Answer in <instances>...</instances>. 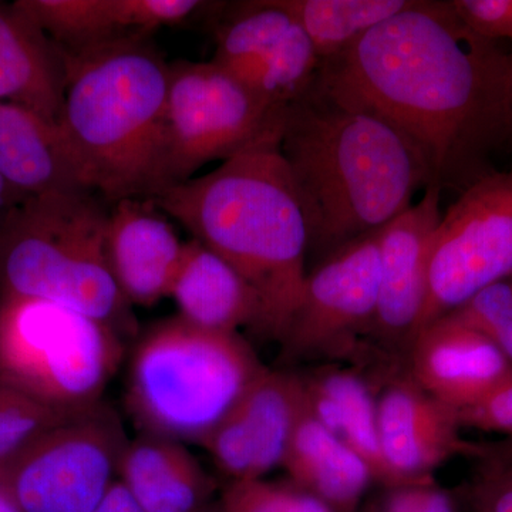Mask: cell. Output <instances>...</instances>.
Segmentation results:
<instances>
[{
  "label": "cell",
  "instance_id": "1",
  "mask_svg": "<svg viewBox=\"0 0 512 512\" xmlns=\"http://www.w3.org/2000/svg\"><path fill=\"white\" fill-rule=\"evenodd\" d=\"M508 53L460 22L450 2H420L320 62L312 87L393 127L429 185L466 190L505 143Z\"/></svg>",
  "mask_w": 512,
  "mask_h": 512
},
{
  "label": "cell",
  "instance_id": "2",
  "mask_svg": "<svg viewBox=\"0 0 512 512\" xmlns=\"http://www.w3.org/2000/svg\"><path fill=\"white\" fill-rule=\"evenodd\" d=\"M281 120L210 173L151 197L255 289L261 335L278 342L301 305L309 254L308 225L281 153Z\"/></svg>",
  "mask_w": 512,
  "mask_h": 512
},
{
  "label": "cell",
  "instance_id": "3",
  "mask_svg": "<svg viewBox=\"0 0 512 512\" xmlns=\"http://www.w3.org/2000/svg\"><path fill=\"white\" fill-rule=\"evenodd\" d=\"M281 153L308 225L309 254L325 258L382 229L429 187L419 157L393 127L312 86L282 111Z\"/></svg>",
  "mask_w": 512,
  "mask_h": 512
},
{
  "label": "cell",
  "instance_id": "4",
  "mask_svg": "<svg viewBox=\"0 0 512 512\" xmlns=\"http://www.w3.org/2000/svg\"><path fill=\"white\" fill-rule=\"evenodd\" d=\"M66 64L59 124L90 190L109 205L154 197L167 187L170 63L136 35L66 55Z\"/></svg>",
  "mask_w": 512,
  "mask_h": 512
},
{
  "label": "cell",
  "instance_id": "5",
  "mask_svg": "<svg viewBox=\"0 0 512 512\" xmlns=\"http://www.w3.org/2000/svg\"><path fill=\"white\" fill-rule=\"evenodd\" d=\"M110 205L90 191L29 197L0 217V295L59 303L124 333L131 305L106 256Z\"/></svg>",
  "mask_w": 512,
  "mask_h": 512
},
{
  "label": "cell",
  "instance_id": "6",
  "mask_svg": "<svg viewBox=\"0 0 512 512\" xmlns=\"http://www.w3.org/2000/svg\"><path fill=\"white\" fill-rule=\"evenodd\" d=\"M265 369L238 333L165 319L134 349L127 407L144 434L202 444Z\"/></svg>",
  "mask_w": 512,
  "mask_h": 512
},
{
  "label": "cell",
  "instance_id": "7",
  "mask_svg": "<svg viewBox=\"0 0 512 512\" xmlns=\"http://www.w3.org/2000/svg\"><path fill=\"white\" fill-rule=\"evenodd\" d=\"M123 335L59 303L0 295V384L84 412L101 403L123 362Z\"/></svg>",
  "mask_w": 512,
  "mask_h": 512
},
{
  "label": "cell",
  "instance_id": "8",
  "mask_svg": "<svg viewBox=\"0 0 512 512\" xmlns=\"http://www.w3.org/2000/svg\"><path fill=\"white\" fill-rule=\"evenodd\" d=\"M282 110L259 99L214 60L170 63L164 117L167 187L190 180L212 161L234 157L274 126Z\"/></svg>",
  "mask_w": 512,
  "mask_h": 512
},
{
  "label": "cell",
  "instance_id": "9",
  "mask_svg": "<svg viewBox=\"0 0 512 512\" xmlns=\"http://www.w3.org/2000/svg\"><path fill=\"white\" fill-rule=\"evenodd\" d=\"M511 275L512 170L491 171L461 191L441 215L416 333Z\"/></svg>",
  "mask_w": 512,
  "mask_h": 512
},
{
  "label": "cell",
  "instance_id": "10",
  "mask_svg": "<svg viewBox=\"0 0 512 512\" xmlns=\"http://www.w3.org/2000/svg\"><path fill=\"white\" fill-rule=\"evenodd\" d=\"M127 443L120 421L100 403L2 467L23 512H92L119 474Z\"/></svg>",
  "mask_w": 512,
  "mask_h": 512
},
{
  "label": "cell",
  "instance_id": "11",
  "mask_svg": "<svg viewBox=\"0 0 512 512\" xmlns=\"http://www.w3.org/2000/svg\"><path fill=\"white\" fill-rule=\"evenodd\" d=\"M379 231L350 242L309 272L281 342L282 362L352 353L372 332L379 298Z\"/></svg>",
  "mask_w": 512,
  "mask_h": 512
},
{
  "label": "cell",
  "instance_id": "12",
  "mask_svg": "<svg viewBox=\"0 0 512 512\" xmlns=\"http://www.w3.org/2000/svg\"><path fill=\"white\" fill-rule=\"evenodd\" d=\"M305 410L302 376L266 367L201 446L232 481L258 480L282 466Z\"/></svg>",
  "mask_w": 512,
  "mask_h": 512
},
{
  "label": "cell",
  "instance_id": "13",
  "mask_svg": "<svg viewBox=\"0 0 512 512\" xmlns=\"http://www.w3.org/2000/svg\"><path fill=\"white\" fill-rule=\"evenodd\" d=\"M382 453L397 487L434 484L450 458H478V443L463 439L458 412L434 399L412 377L387 383L377 396Z\"/></svg>",
  "mask_w": 512,
  "mask_h": 512
},
{
  "label": "cell",
  "instance_id": "14",
  "mask_svg": "<svg viewBox=\"0 0 512 512\" xmlns=\"http://www.w3.org/2000/svg\"><path fill=\"white\" fill-rule=\"evenodd\" d=\"M441 190L426 187L417 204L380 229L379 298L372 333L384 343L409 348L427 295V268L441 220Z\"/></svg>",
  "mask_w": 512,
  "mask_h": 512
},
{
  "label": "cell",
  "instance_id": "15",
  "mask_svg": "<svg viewBox=\"0 0 512 512\" xmlns=\"http://www.w3.org/2000/svg\"><path fill=\"white\" fill-rule=\"evenodd\" d=\"M409 355L414 382L457 412L480 402L512 370L490 339L450 315L420 329Z\"/></svg>",
  "mask_w": 512,
  "mask_h": 512
},
{
  "label": "cell",
  "instance_id": "16",
  "mask_svg": "<svg viewBox=\"0 0 512 512\" xmlns=\"http://www.w3.org/2000/svg\"><path fill=\"white\" fill-rule=\"evenodd\" d=\"M184 244L151 198H126L110 205L107 262L130 305L147 308L170 296Z\"/></svg>",
  "mask_w": 512,
  "mask_h": 512
},
{
  "label": "cell",
  "instance_id": "17",
  "mask_svg": "<svg viewBox=\"0 0 512 512\" xmlns=\"http://www.w3.org/2000/svg\"><path fill=\"white\" fill-rule=\"evenodd\" d=\"M66 55L18 3L0 2V103L59 124Z\"/></svg>",
  "mask_w": 512,
  "mask_h": 512
},
{
  "label": "cell",
  "instance_id": "18",
  "mask_svg": "<svg viewBox=\"0 0 512 512\" xmlns=\"http://www.w3.org/2000/svg\"><path fill=\"white\" fill-rule=\"evenodd\" d=\"M0 175L23 195L90 191L60 124L0 103Z\"/></svg>",
  "mask_w": 512,
  "mask_h": 512
},
{
  "label": "cell",
  "instance_id": "19",
  "mask_svg": "<svg viewBox=\"0 0 512 512\" xmlns=\"http://www.w3.org/2000/svg\"><path fill=\"white\" fill-rule=\"evenodd\" d=\"M180 318L214 332L249 328L261 335L264 309L255 289L231 265L197 239L185 242L170 291Z\"/></svg>",
  "mask_w": 512,
  "mask_h": 512
},
{
  "label": "cell",
  "instance_id": "20",
  "mask_svg": "<svg viewBox=\"0 0 512 512\" xmlns=\"http://www.w3.org/2000/svg\"><path fill=\"white\" fill-rule=\"evenodd\" d=\"M119 474L147 512H201L212 488L184 443L153 434L128 441Z\"/></svg>",
  "mask_w": 512,
  "mask_h": 512
},
{
  "label": "cell",
  "instance_id": "21",
  "mask_svg": "<svg viewBox=\"0 0 512 512\" xmlns=\"http://www.w3.org/2000/svg\"><path fill=\"white\" fill-rule=\"evenodd\" d=\"M301 376L312 416L366 461L377 483L399 488L383 458L377 396L366 380L353 370L336 366Z\"/></svg>",
  "mask_w": 512,
  "mask_h": 512
},
{
  "label": "cell",
  "instance_id": "22",
  "mask_svg": "<svg viewBox=\"0 0 512 512\" xmlns=\"http://www.w3.org/2000/svg\"><path fill=\"white\" fill-rule=\"evenodd\" d=\"M282 467L293 484L335 512H355L375 481L366 461L320 424L308 404L293 431Z\"/></svg>",
  "mask_w": 512,
  "mask_h": 512
},
{
  "label": "cell",
  "instance_id": "23",
  "mask_svg": "<svg viewBox=\"0 0 512 512\" xmlns=\"http://www.w3.org/2000/svg\"><path fill=\"white\" fill-rule=\"evenodd\" d=\"M220 66L259 99L274 107H285L308 92L318 74L320 57L296 22L291 32L264 55Z\"/></svg>",
  "mask_w": 512,
  "mask_h": 512
},
{
  "label": "cell",
  "instance_id": "24",
  "mask_svg": "<svg viewBox=\"0 0 512 512\" xmlns=\"http://www.w3.org/2000/svg\"><path fill=\"white\" fill-rule=\"evenodd\" d=\"M315 46L322 60L343 50L410 8L414 0H279Z\"/></svg>",
  "mask_w": 512,
  "mask_h": 512
},
{
  "label": "cell",
  "instance_id": "25",
  "mask_svg": "<svg viewBox=\"0 0 512 512\" xmlns=\"http://www.w3.org/2000/svg\"><path fill=\"white\" fill-rule=\"evenodd\" d=\"M66 55H80L128 36L116 0H16ZM138 36V35H137Z\"/></svg>",
  "mask_w": 512,
  "mask_h": 512
},
{
  "label": "cell",
  "instance_id": "26",
  "mask_svg": "<svg viewBox=\"0 0 512 512\" xmlns=\"http://www.w3.org/2000/svg\"><path fill=\"white\" fill-rule=\"evenodd\" d=\"M296 25L279 0L238 3L217 29L214 62L228 64L274 49Z\"/></svg>",
  "mask_w": 512,
  "mask_h": 512
},
{
  "label": "cell",
  "instance_id": "27",
  "mask_svg": "<svg viewBox=\"0 0 512 512\" xmlns=\"http://www.w3.org/2000/svg\"><path fill=\"white\" fill-rule=\"evenodd\" d=\"M84 412H63L0 384V466L53 427Z\"/></svg>",
  "mask_w": 512,
  "mask_h": 512
},
{
  "label": "cell",
  "instance_id": "28",
  "mask_svg": "<svg viewBox=\"0 0 512 512\" xmlns=\"http://www.w3.org/2000/svg\"><path fill=\"white\" fill-rule=\"evenodd\" d=\"M221 512H335L298 485L262 480L232 481L222 494Z\"/></svg>",
  "mask_w": 512,
  "mask_h": 512
},
{
  "label": "cell",
  "instance_id": "29",
  "mask_svg": "<svg viewBox=\"0 0 512 512\" xmlns=\"http://www.w3.org/2000/svg\"><path fill=\"white\" fill-rule=\"evenodd\" d=\"M448 315L477 330L512 365V281L495 282Z\"/></svg>",
  "mask_w": 512,
  "mask_h": 512
},
{
  "label": "cell",
  "instance_id": "30",
  "mask_svg": "<svg viewBox=\"0 0 512 512\" xmlns=\"http://www.w3.org/2000/svg\"><path fill=\"white\" fill-rule=\"evenodd\" d=\"M208 5L197 0H116L121 28L146 37L163 26L183 23Z\"/></svg>",
  "mask_w": 512,
  "mask_h": 512
},
{
  "label": "cell",
  "instance_id": "31",
  "mask_svg": "<svg viewBox=\"0 0 512 512\" xmlns=\"http://www.w3.org/2000/svg\"><path fill=\"white\" fill-rule=\"evenodd\" d=\"M476 476L461 490L471 512H512V464L478 460Z\"/></svg>",
  "mask_w": 512,
  "mask_h": 512
},
{
  "label": "cell",
  "instance_id": "32",
  "mask_svg": "<svg viewBox=\"0 0 512 512\" xmlns=\"http://www.w3.org/2000/svg\"><path fill=\"white\" fill-rule=\"evenodd\" d=\"M450 5L474 35L491 42H512V0H454Z\"/></svg>",
  "mask_w": 512,
  "mask_h": 512
},
{
  "label": "cell",
  "instance_id": "33",
  "mask_svg": "<svg viewBox=\"0 0 512 512\" xmlns=\"http://www.w3.org/2000/svg\"><path fill=\"white\" fill-rule=\"evenodd\" d=\"M461 427L512 437V370L480 402L458 412Z\"/></svg>",
  "mask_w": 512,
  "mask_h": 512
},
{
  "label": "cell",
  "instance_id": "34",
  "mask_svg": "<svg viewBox=\"0 0 512 512\" xmlns=\"http://www.w3.org/2000/svg\"><path fill=\"white\" fill-rule=\"evenodd\" d=\"M92 512H147L121 481H114Z\"/></svg>",
  "mask_w": 512,
  "mask_h": 512
},
{
  "label": "cell",
  "instance_id": "35",
  "mask_svg": "<svg viewBox=\"0 0 512 512\" xmlns=\"http://www.w3.org/2000/svg\"><path fill=\"white\" fill-rule=\"evenodd\" d=\"M480 456L477 460H495L501 463L512 464V437H504L503 440L478 443Z\"/></svg>",
  "mask_w": 512,
  "mask_h": 512
},
{
  "label": "cell",
  "instance_id": "36",
  "mask_svg": "<svg viewBox=\"0 0 512 512\" xmlns=\"http://www.w3.org/2000/svg\"><path fill=\"white\" fill-rule=\"evenodd\" d=\"M505 143L512 144V52L508 53L505 69Z\"/></svg>",
  "mask_w": 512,
  "mask_h": 512
},
{
  "label": "cell",
  "instance_id": "37",
  "mask_svg": "<svg viewBox=\"0 0 512 512\" xmlns=\"http://www.w3.org/2000/svg\"><path fill=\"white\" fill-rule=\"evenodd\" d=\"M0 512H23L13 495L2 466H0Z\"/></svg>",
  "mask_w": 512,
  "mask_h": 512
},
{
  "label": "cell",
  "instance_id": "38",
  "mask_svg": "<svg viewBox=\"0 0 512 512\" xmlns=\"http://www.w3.org/2000/svg\"><path fill=\"white\" fill-rule=\"evenodd\" d=\"M421 512H457V510L453 497L447 494L446 491L437 488L430 503Z\"/></svg>",
  "mask_w": 512,
  "mask_h": 512
},
{
  "label": "cell",
  "instance_id": "39",
  "mask_svg": "<svg viewBox=\"0 0 512 512\" xmlns=\"http://www.w3.org/2000/svg\"><path fill=\"white\" fill-rule=\"evenodd\" d=\"M22 200H25V197L20 195L18 191L13 190V188L6 183L5 178L0 175V217H2L9 208H12L13 205L18 204V202Z\"/></svg>",
  "mask_w": 512,
  "mask_h": 512
},
{
  "label": "cell",
  "instance_id": "40",
  "mask_svg": "<svg viewBox=\"0 0 512 512\" xmlns=\"http://www.w3.org/2000/svg\"><path fill=\"white\" fill-rule=\"evenodd\" d=\"M201 512H221L220 505H218V507L211 508V510H204V511H201Z\"/></svg>",
  "mask_w": 512,
  "mask_h": 512
},
{
  "label": "cell",
  "instance_id": "41",
  "mask_svg": "<svg viewBox=\"0 0 512 512\" xmlns=\"http://www.w3.org/2000/svg\"><path fill=\"white\" fill-rule=\"evenodd\" d=\"M510 279H511V281H512V275L510 276Z\"/></svg>",
  "mask_w": 512,
  "mask_h": 512
}]
</instances>
